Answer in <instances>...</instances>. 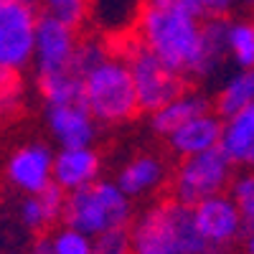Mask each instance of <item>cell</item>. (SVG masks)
Segmentation results:
<instances>
[{"instance_id":"obj_1","label":"cell","mask_w":254,"mask_h":254,"mask_svg":"<svg viewBox=\"0 0 254 254\" xmlns=\"http://www.w3.org/2000/svg\"><path fill=\"white\" fill-rule=\"evenodd\" d=\"M137 41L163 59L176 74L198 76L203 54V18L181 8L142 5Z\"/></svg>"},{"instance_id":"obj_2","label":"cell","mask_w":254,"mask_h":254,"mask_svg":"<svg viewBox=\"0 0 254 254\" xmlns=\"http://www.w3.org/2000/svg\"><path fill=\"white\" fill-rule=\"evenodd\" d=\"M132 254H211L201 239L193 208L168 198L158 201L130 226Z\"/></svg>"},{"instance_id":"obj_3","label":"cell","mask_w":254,"mask_h":254,"mask_svg":"<svg viewBox=\"0 0 254 254\" xmlns=\"http://www.w3.org/2000/svg\"><path fill=\"white\" fill-rule=\"evenodd\" d=\"M132 198L117 181H97L81 190L66 193L64 226L76 229L92 239L115 229H127L132 221Z\"/></svg>"},{"instance_id":"obj_4","label":"cell","mask_w":254,"mask_h":254,"mask_svg":"<svg viewBox=\"0 0 254 254\" xmlns=\"http://www.w3.org/2000/svg\"><path fill=\"white\" fill-rule=\"evenodd\" d=\"M84 104L102 125H122L140 112L130 69L120 54H110L84 76Z\"/></svg>"},{"instance_id":"obj_5","label":"cell","mask_w":254,"mask_h":254,"mask_svg":"<svg viewBox=\"0 0 254 254\" xmlns=\"http://www.w3.org/2000/svg\"><path fill=\"white\" fill-rule=\"evenodd\" d=\"M120 56L125 59L127 69H130L140 110L153 115L155 110H160L163 104H168L173 97H178L183 92V76L176 74L150 49H145L137 38L127 41Z\"/></svg>"},{"instance_id":"obj_6","label":"cell","mask_w":254,"mask_h":254,"mask_svg":"<svg viewBox=\"0 0 254 254\" xmlns=\"http://www.w3.org/2000/svg\"><path fill=\"white\" fill-rule=\"evenodd\" d=\"M234 163L229 160V155L216 147L193 158H183L181 165L176 168L173 176V198L193 208L196 203L219 196L231 186L234 181Z\"/></svg>"},{"instance_id":"obj_7","label":"cell","mask_w":254,"mask_h":254,"mask_svg":"<svg viewBox=\"0 0 254 254\" xmlns=\"http://www.w3.org/2000/svg\"><path fill=\"white\" fill-rule=\"evenodd\" d=\"M38 18L31 3L0 5V71H20L33 61Z\"/></svg>"},{"instance_id":"obj_8","label":"cell","mask_w":254,"mask_h":254,"mask_svg":"<svg viewBox=\"0 0 254 254\" xmlns=\"http://www.w3.org/2000/svg\"><path fill=\"white\" fill-rule=\"evenodd\" d=\"M193 221H196V229H198V234L206 242L211 254L224 252L247 229L234 198L229 193H219V196H211V198L196 203L193 206Z\"/></svg>"},{"instance_id":"obj_9","label":"cell","mask_w":254,"mask_h":254,"mask_svg":"<svg viewBox=\"0 0 254 254\" xmlns=\"http://www.w3.org/2000/svg\"><path fill=\"white\" fill-rule=\"evenodd\" d=\"M76 46H79V38L74 26L51 15H41L36 28V51H33L36 74L46 76V74L69 69Z\"/></svg>"},{"instance_id":"obj_10","label":"cell","mask_w":254,"mask_h":254,"mask_svg":"<svg viewBox=\"0 0 254 254\" xmlns=\"http://www.w3.org/2000/svg\"><path fill=\"white\" fill-rule=\"evenodd\" d=\"M5 176L26 196L41 193L54 183V153L44 142H28L8 158Z\"/></svg>"},{"instance_id":"obj_11","label":"cell","mask_w":254,"mask_h":254,"mask_svg":"<svg viewBox=\"0 0 254 254\" xmlns=\"http://www.w3.org/2000/svg\"><path fill=\"white\" fill-rule=\"evenodd\" d=\"M49 130L61 147H89L97 140V120L87 104H49Z\"/></svg>"},{"instance_id":"obj_12","label":"cell","mask_w":254,"mask_h":254,"mask_svg":"<svg viewBox=\"0 0 254 254\" xmlns=\"http://www.w3.org/2000/svg\"><path fill=\"white\" fill-rule=\"evenodd\" d=\"M99 171H102V158L94 147H61L54 155V183L74 193L92 183L99 181Z\"/></svg>"},{"instance_id":"obj_13","label":"cell","mask_w":254,"mask_h":254,"mask_svg":"<svg viewBox=\"0 0 254 254\" xmlns=\"http://www.w3.org/2000/svg\"><path fill=\"white\" fill-rule=\"evenodd\" d=\"M221 137H224V117L216 112H203L198 117H193L190 122H186L183 127L173 135H168V145L171 150L181 158H193L208 150L221 147Z\"/></svg>"},{"instance_id":"obj_14","label":"cell","mask_w":254,"mask_h":254,"mask_svg":"<svg viewBox=\"0 0 254 254\" xmlns=\"http://www.w3.org/2000/svg\"><path fill=\"white\" fill-rule=\"evenodd\" d=\"M168 178V168L165 160L150 153H142L130 158L117 173V186L125 190L130 198H140V196H150L165 183Z\"/></svg>"},{"instance_id":"obj_15","label":"cell","mask_w":254,"mask_h":254,"mask_svg":"<svg viewBox=\"0 0 254 254\" xmlns=\"http://www.w3.org/2000/svg\"><path fill=\"white\" fill-rule=\"evenodd\" d=\"M221 150L234 165L254 171V104L224 120Z\"/></svg>"},{"instance_id":"obj_16","label":"cell","mask_w":254,"mask_h":254,"mask_svg":"<svg viewBox=\"0 0 254 254\" xmlns=\"http://www.w3.org/2000/svg\"><path fill=\"white\" fill-rule=\"evenodd\" d=\"M208 112V99L201 92L193 89H183L178 97H173L168 104H163L160 110H155L150 115V127L158 135H173L178 127H183L186 122H190L193 117Z\"/></svg>"},{"instance_id":"obj_17","label":"cell","mask_w":254,"mask_h":254,"mask_svg":"<svg viewBox=\"0 0 254 254\" xmlns=\"http://www.w3.org/2000/svg\"><path fill=\"white\" fill-rule=\"evenodd\" d=\"M64 208H66V190H61L56 183H51L41 193L23 198L20 221L28 231H44L56 219H64Z\"/></svg>"},{"instance_id":"obj_18","label":"cell","mask_w":254,"mask_h":254,"mask_svg":"<svg viewBox=\"0 0 254 254\" xmlns=\"http://www.w3.org/2000/svg\"><path fill=\"white\" fill-rule=\"evenodd\" d=\"M254 104V69H234L216 94V112L226 120Z\"/></svg>"},{"instance_id":"obj_19","label":"cell","mask_w":254,"mask_h":254,"mask_svg":"<svg viewBox=\"0 0 254 254\" xmlns=\"http://www.w3.org/2000/svg\"><path fill=\"white\" fill-rule=\"evenodd\" d=\"M38 89L46 104H84V76L71 66L56 74L38 76Z\"/></svg>"},{"instance_id":"obj_20","label":"cell","mask_w":254,"mask_h":254,"mask_svg":"<svg viewBox=\"0 0 254 254\" xmlns=\"http://www.w3.org/2000/svg\"><path fill=\"white\" fill-rule=\"evenodd\" d=\"M226 18H208L203 20V54H201V74L198 79L214 76L224 61L229 59L226 54Z\"/></svg>"},{"instance_id":"obj_21","label":"cell","mask_w":254,"mask_h":254,"mask_svg":"<svg viewBox=\"0 0 254 254\" xmlns=\"http://www.w3.org/2000/svg\"><path fill=\"white\" fill-rule=\"evenodd\" d=\"M226 54L237 69H254V20L231 18L226 26Z\"/></svg>"},{"instance_id":"obj_22","label":"cell","mask_w":254,"mask_h":254,"mask_svg":"<svg viewBox=\"0 0 254 254\" xmlns=\"http://www.w3.org/2000/svg\"><path fill=\"white\" fill-rule=\"evenodd\" d=\"M229 196L234 198L247 231H252L254 229V171H242L239 176H234V181L229 186Z\"/></svg>"},{"instance_id":"obj_23","label":"cell","mask_w":254,"mask_h":254,"mask_svg":"<svg viewBox=\"0 0 254 254\" xmlns=\"http://www.w3.org/2000/svg\"><path fill=\"white\" fill-rule=\"evenodd\" d=\"M44 8V15L59 18L64 23L79 28L89 13V0H33Z\"/></svg>"},{"instance_id":"obj_24","label":"cell","mask_w":254,"mask_h":254,"mask_svg":"<svg viewBox=\"0 0 254 254\" xmlns=\"http://www.w3.org/2000/svg\"><path fill=\"white\" fill-rule=\"evenodd\" d=\"M110 54H115L107 44H102V41L97 38H87V41H79L76 46V54L71 59V69L81 76H87L97 64H102L104 59H107Z\"/></svg>"},{"instance_id":"obj_25","label":"cell","mask_w":254,"mask_h":254,"mask_svg":"<svg viewBox=\"0 0 254 254\" xmlns=\"http://www.w3.org/2000/svg\"><path fill=\"white\" fill-rule=\"evenodd\" d=\"M51 247H54V254H97L94 239L69 226L59 229L51 237Z\"/></svg>"},{"instance_id":"obj_26","label":"cell","mask_w":254,"mask_h":254,"mask_svg":"<svg viewBox=\"0 0 254 254\" xmlns=\"http://www.w3.org/2000/svg\"><path fill=\"white\" fill-rule=\"evenodd\" d=\"M23 87L15 71H0V115H13L20 107Z\"/></svg>"},{"instance_id":"obj_27","label":"cell","mask_w":254,"mask_h":254,"mask_svg":"<svg viewBox=\"0 0 254 254\" xmlns=\"http://www.w3.org/2000/svg\"><path fill=\"white\" fill-rule=\"evenodd\" d=\"M97 254H132L130 247V229H115L94 239Z\"/></svg>"},{"instance_id":"obj_28","label":"cell","mask_w":254,"mask_h":254,"mask_svg":"<svg viewBox=\"0 0 254 254\" xmlns=\"http://www.w3.org/2000/svg\"><path fill=\"white\" fill-rule=\"evenodd\" d=\"M203 13L208 18H226L231 13H239L254 5V0H201Z\"/></svg>"},{"instance_id":"obj_29","label":"cell","mask_w":254,"mask_h":254,"mask_svg":"<svg viewBox=\"0 0 254 254\" xmlns=\"http://www.w3.org/2000/svg\"><path fill=\"white\" fill-rule=\"evenodd\" d=\"M145 5H163V8H181V10H188L193 15H206L203 13V5L201 0H145Z\"/></svg>"},{"instance_id":"obj_30","label":"cell","mask_w":254,"mask_h":254,"mask_svg":"<svg viewBox=\"0 0 254 254\" xmlns=\"http://www.w3.org/2000/svg\"><path fill=\"white\" fill-rule=\"evenodd\" d=\"M28 254H54V247H51V237H49V239H36Z\"/></svg>"},{"instance_id":"obj_31","label":"cell","mask_w":254,"mask_h":254,"mask_svg":"<svg viewBox=\"0 0 254 254\" xmlns=\"http://www.w3.org/2000/svg\"><path fill=\"white\" fill-rule=\"evenodd\" d=\"M244 252L247 254H254V229L247 234V242H244Z\"/></svg>"},{"instance_id":"obj_32","label":"cell","mask_w":254,"mask_h":254,"mask_svg":"<svg viewBox=\"0 0 254 254\" xmlns=\"http://www.w3.org/2000/svg\"><path fill=\"white\" fill-rule=\"evenodd\" d=\"M5 3H33V0H0V5H5Z\"/></svg>"}]
</instances>
